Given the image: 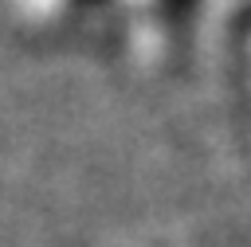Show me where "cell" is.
Returning <instances> with one entry per match:
<instances>
[{
    "label": "cell",
    "mask_w": 251,
    "mask_h": 247,
    "mask_svg": "<svg viewBox=\"0 0 251 247\" xmlns=\"http://www.w3.org/2000/svg\"><path fill=\"white\" fill-rule=\"evenodd\" d=\"M169 8L173 12H184V8H192V0H169Z\"/></svg>",
    "instance_id": "obj_1"
}]
</instances>
